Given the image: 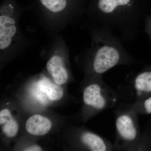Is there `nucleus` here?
Listing matches in <instances>:
<instances>
[{"label": "nucleus", "instance_id": "14", "mask_svg": "<svg viewBox=\"0 0 151 151\" xmlns=\"http://www.w3.org/2000/svg\"><path fill=\"white\" fill-rule=\"evenodd\" d=\"M42 150L39 146L34 145L26 149L24 151H40Z\"/></svg>", "mask_w": 151, "mask_h": 151}, {"label": "nucleus", "instance_id": "6", "mask_svg": "<svg viewBox=\"0 0 151 151\" xmlns=\"http://www.w3.org/2000/svg\"><path fill=\"white\" fill-rule=\"evenodd\" d=\"M52 124L48 119L40 115H34L27 121L26 129L30 134L42 136L47 134L51 129Z\"/></svg>", "mask_w": 151, "mask_h": 151}, {"label": "nucleus", "instance_id": "8", "mask_svg": "<svg viewBox=\"0 0 151 151\" xmlns=\"http://www.w3.org/2000/svg\"><path fill=\"white\" fill-rule=\"evenodd\" d=\"M0 124L4 125L3 132L9 137H14L18 132V124L8 109H3L0 112Z\"/></svg>", "mask_w": 151, "mask_h": 151}, {"label": "nucleus", "instance_id": "4", "mask_svg": "<svg viewBox=\"0 0 151 151\" xmlns=\"http://www.w3.org/2000/svg\"><path fill=\"white\" fill-rule=\"evenodd\" d=\"M46 68L55 84L62 85L67 82L68 73L61 57L58 55L52 57L47 63Z\"/></svg>", "mask_w": 151, "mask_h": 151}, {"label": "nucleus", "instance_id": "13", "mask_svg": "<svg viewBox=\"0 0 151 151\" xmlns=\"http://www.w3.org/2000/svg\"><path fill=\"white\" fill-rule=\"evenodd\" d=\"M144 107L147 113L151 114V97H149L145 101Z\"/></svg>", "mask_w": 151, "mask_h": 151}, {"label": "nucleus", "instance_id": "11", "mask_svg": "<svg viewBox=\"0 0 151 151\" xmlns=\"http://www.w3.org/2000/svg\"><path fill=\"white\" fill-rule=\"evenodd\" d=\"M135 89L139 92H151V71L141 72L134 80Z\"/></svg>", "mask_w": 151, "mask_h": 151}, {"label": "nucleus", "instance_id": "9", "mask_svg": "<svg viewBox=\"0 0 151 151\" xmlns=\"http://www.w3.org/2000/svg\"><path fill=\"white\" fill-rule=\"evenodd\" d=\"M37 87L41 91L46 94L50 100L58 101L60 100L63 96V90L58 85L54 84L46 78H42L38 83Z\"/></svg>", "mask_w": 151, "mask_h": 151}, {"label": "nucleus", "instance_id": "1", "mask_svg": "<svg viewBox=\"0 0 151 151\" xmlns=\"http://www.w3.org/2000/svg\"><path fill=\"white\" fill-rule=\"evenodd\" d=\"M91 17L97 26L107 28L122 41L137 37L142 17L138 0H92Z\"/></svg>", "mask_w": 151, "mask_h": 151}, {"label": "nucleus", "instance_id": "10", "mask_svg": "<svg viewBox=\"0 0 151 151\" xmlns=\"http://www.w3.org/2000/svg\"><path fill=\"white\" fill-rule=\"evenodd\" d=\"M82 142L93 151H105L107 150L105 141L98 135L93 133H84L81 136Z\"/></svg>", "mask_w": 151, "mask_h": 151}, {"label": "nucleus", "instance_id": "2", "mask_svg": "<svg viewBox=\"0 0 151 151\" xmlns=\"http://www.w3.org/2000/svg\"><path fill=\"white\" fill-rule=\"evenodd\" d=\"M92 35L90 53L92 69L96 74L101 75L119 64L133 61L123 42L111 29L96 26Z\"/></svg>", "mask_w": 151, "mask_h": 151}, {"label": "nucleus", "instance_id": "5", "mask_svg": "<svg viewBox=\"0 0 151 151\" xmlns=\"http://www.w3.org/2000/svg\"><path fill=\"white\" fill-rule=\"evenodd\" d=\"M83 100L86 105L97 109H103L107 101L101 93V87L99 84H90L86 87L83 92Z\"/></svg>", "mask_w": 151, "mask_h": 151}, {"label": "nucleus", "instance_id": "12", "mask_svg": "<svg viewBox=\"0 0 151 151\" xmlns=\"http://www.w3.org/2000/svg\"><path fill=\"white\" fill-rule=\"evenodd\" d=\"M146 31L151 39V16L146 21Z\"/></svg>", "mask_w": 151, "mask_h": 151}, {"label": "nucleus", "instance_id": "7", "mask_svg": "<svg viewBox=\"0 0 151 151\" xmlns=\"http://www.w3.org/2000/svg\"><path fill=\"white\" fill-rule=\"evenodd\" d=\"M116 125L118 133L124 140L131 142L136 139L137 129L129 116L124 114L119 116L116 119Z\"/></svg>", "mask_w": 151, "mask_h": 151}, {"label": "nucleus", "instance_id": "3", "mask_svg": "<svg viewBox=\"0 0 151 151\" xmlns=\"http://www.w3.org/2000/svg\"><path fill=\"white\" fill-rule=\"evenodd\" d=\"M0 16V49L8 48L17 33L16 22L12 17L1 13Z\"/></svg>", "mask_w": 151, "mask_h": 151}]
</instances>
